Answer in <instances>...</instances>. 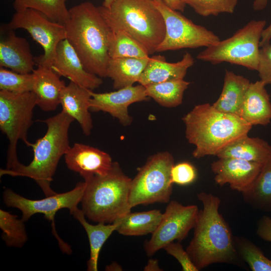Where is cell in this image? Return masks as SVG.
<instances>
[{
    "mask_svg": "<svg viewBox=\"0 0 271 271\" xmlns=\"http://www.w3.org/2000/svg\"><path fill=\"white\" fill-rule=\"evenodd\" d=\"M202 204L186 250L199 270L215 263L237 264V252L231 229L219 212L221 200L211 193L197 194Z\"/></svg>",
    "mask_w": 271,
    "mask_h": 271,
    "instance_id": "obj_1",
    "label": "cell"
},
{
    "mask_svg": "<svg viewBox=\"0 0 271 271\" xmlns=\"http://www.w3.org/2000/svg\"><path fill=\"white\" fill-rule=\"evenodd\" d=\"M69 17L64 25L66 39L72 45L89 72L107 77L110 57L111 30L98 7L84 2L69 9Z\"/></svg>",
    "mask_w": 271,
    "mask_h": 271,
    "instance_id": "obj_2",
    "label": "cell"
},
{
    "mask_svg": "<svg viewBox=\"0 0 271 271\" xmlns=\"http://www.w3.org/2000/svg\"><path fill=\"white\" fill-rule=\"evenodd\" d=\"M193 157L217 156L227 146L248 135L252 126L236 114L218 111L208 103L195 105L182 118Z\"/></svg>",
    "mask_w": 271,
    "mask_h": 271,
    "instance_id": "obj_3",
    "label": "cell"
},
{
    "mask_svg": "<svg viewBox=\"0 0 271 271\" xmlns=\"http://www.w3.org/2000/svg\"><path fill=\"white\" fill-rule=\"evenodd\" d=\"M74 119L62 110L56 115L43 121L47 126L45 135L32 143L33 159L28 165L20 163L14 169L0 170L1 177H25L33 179L46 196L56 194L51 187V182L58 163L70 148L68 131Z\"/></svg>",
    "mask_w": 271,
    "mask_h": 271,
    "instance_id": "obj_4",
    "label": "cell"
},
{
    "mask_svg": "<svg viewBox=\"0 0 271 271\" xmlns=\"http://www.w3.org/2000/svg\"><path fill=\"white\" fill-rule=\"evenodd\" d=\"M131 181L116 162L107 174L84 180L86 188L81 203L86 217L96 223H112L130 212Z\"/></svg>",
    "mask_w": 271,
    "mask_h": 271,
    "instance_id": "obj_5",
    "label": "cell"
},
{
    "mask_svg": "<svg viewBox=\"0 0 271 271\" xmlns=\"http://www.w3.org/2000/svg\"><path fill=\"white\" fill-rule=\"evenodd\" d=\"M98 8L111 31H123L150 54L156 52L164 38L165 25L154 0H115L108 8Z\"/></svg>",
    "mask_w": 271,
    "mask_h": 271,
    "instance_id": "obj_6",
    "label": "cell"
},
{
    "mask_svg": "<svg viewBox=\"0 0 271 271\" xmlns=\"http://www.w3.org/2000/svg\"><path fill=\"white\" fill-rule=\"evenodd\" d=\"M265 25L264 20H251L231 37L206 47L196 58L213 64L228 62L257 71Z\"/></svg>",
    "mask_w": 271,
    "mask_h": 271,
    "instance_id": "obj_7",
    "label": "cell"
},
{
    "mask_svg": "<svg viewBox=\"0 0 271 271\" xmlns=\"http://www.w3.org/2000/svg\"><path fill=\"white\" fill-rule=\"evenodd\" d=\"M173 156L168 152L150 156L131 179L129 202L131 208L155 203L170 202L173 191L171 170Z\"/></svg>",
    "mask_w": 271,
    "mask_h": 271,
    "instance_id": "obj_8",
    "label": "cell"
},
{
    "mask_svg": "<svg viewBox=\"0 0 271 271\" xmlns=\"http://www.w3.org/2000/svg\"><path fill=\"white\" fill-rule=\"evenodd\" d=\"M36 105V97L32 91L18 93L0 90V129L9 142L6 169H14L20 163L17 154L19 140L31 146L27 134L33 123Z\"/></svg>",
    "mask_w": 271,
    "mask_h": 271,
    "instance_id": "obj_9",
    "label": "cell"
},
{
    "mask_svg": "<svg viewBox=\"0 0 271 271\" xmlns=\"http://www.w3.org/2000/svg\"><path fill=\"white\" fill-rule=\"evenodd\" d=\"M85 188V182H79L72 190L68 192L57 193L40 200L29 199L11 189L6 188L3 196L6 206L17 208L21 211L22 219L25 222L35 214H43L45 218L51 221L52 232L57 239L61 250L66 253H71L70 247L60 238L56 232L55 217L60 209H68L71 213L78 208V205L81 201Z\"/></svg>",
    "mask_w": 271,
    "mask_h": 271,
    "instance_id": "obj_10",
    "label": "cell"
},
{
    "mask_svg": "<svg viewBox=\"0 0 271 271\" xmlns=\"http://www.w3.org/2000/svg\"><path fill=\"white\" fill-rule=\"evenodd\" d=\"M154 3L160 11L165 25L164 38L156 52L207 47L220 41L212 31L195 24L178 11L169 8L163 0H154Z\"/></svg>",
    "mask_w": 271,
    "mask_h": 271,
    "instance_id": "obj_11",
    "label": "cell"
},
{
    "mask_svg": "<svg viewBox=\"0 0 271 271\" xmlns=\"http://www.w3.org/2000/svg\"><path fill=\"white\" fill-rule=\"evenodd\" d=\"M7 26L13 30L27 31L42 47L44 54L35 57L36 65L51 67L59 43L66 39L63 24L55 22L36 10L26 9L16 11Z\"/></svg>",
    "mask_w": 271,
    "mask_h": 271,
    "instance_id": "obj_12",
    "label": "cell"
},
{
    "mask_svg": "<svg viewBox=\"0 0 271 271\" xmlns=\"http://www.w3.org/2000/svg\"><path fill=\"white\" fill-rule=\"evenodd\" d=\"M198 212L196 205L185 206L177 201H170L158 227L145 243L147 255L151 256L169 243L184 240L194 228Z\"/></svg>",
    "mask_w": 271,
    "mask_h": 271,
    "instance_id": "obj_13",
    "label": "cell"
},
{
    "mask_svg": "<svg viewBox=\"0 0 271 271\" xmlns=\"http://www.w3.org/2000/svg\"><path fill=\"white\" fill-rule=\"evenodd\" d=\"M91 94L90 111L107 112L124 126L130 124L132 121L128 112L129 105L150 98L145 86L141 84L105 93H95L92 90Z\"/></svg>",
    "mask_w": 271,
    "mask_h": 271,
    "instance_id": "obj_14",
    "label": "cell"
},
{
    "mask_svg": "<svg viewBox=\"0 0 271 271\" xmlns=\"http://www.w3.org/2000/svg\"><path fill=\"white\" fill-rule=\"evenodd\" d=\"M262 166L257 163L227 158H218L212 163L211 168L218 185L222 186L228 184L231 189L242 193L253 185Z\"/></svg>",
    "mask_w": 271,
    "mask_h": 271,
    "instance_id": "obj_15",
    "label": "cell"
},
{
    "mask_svg": "<svg viewBox=\"0 0 271 271\" xmlns=\"http://www.w3.org/2000/svg\"><path fill=\"white\" fill-rule=\"evenodd\" d=\"M0 34V67L20 73H32L36 64L27 39L17 36L6 24L1 26Z\"/></svg>",
    "mask_w": 271,
    "mask_h": 271,
    "instance_id": "obj_16",
    "label": "cell"
},
{
    "mask_svg": "<svg viewBox=\"0 0 271 271\" xmlns=\"http://www.w3.org/2000/svg\"><path fill=\"white\" fill-rule=\"evenodd\" d=\"M51 68L59 76L91 90L98 88L103 83L101 77L85 69L76 52L66 39L58 45Z\"/></svg>",
    "mask_w": 271,
    "mask_h": 271,
    "instance_id": "obj_17",
    "label": "cell"
},
{
    "mask_svg": "<svg viewBox=\"0 0 271 271\" xmlns=\"http://www.w3.org/2000/svg\"><path fill=\"white\" fill-rule=\"evenodd\" d=\"M64 158L68 169L79 173L84 180L94 175L107 174L113 164L107 153L81 143H75Z\"/></svg>",
    "mask_w": 271,
    "mask_h": 271,
    "instance_id": "obj_18",
    "label": "cell"
},
{
    "mask_svg": "<svg viewBox=\"0 0 271 271\" xmlns=\"http://www.w3.org/2000/svg\"><path fill=\"white\" fill-rule=\"evenodd\" d=\"M32 73V92L36 96L37 105L44 111L55 110L60 104L61 94L66 86L65 81L51 67L37 65Z\"/></svg>",
    "mask_w": 271,
    "mask_h": 271,
    "instance_id": "obj_19",
    "label": "cell"
},
{
    "mask_svg": "<svg viewBox=\"0 0 271 271\" xmlns=\"http://www.w3.org/2000/svg\"><path fill=\"white\" fill-rule=\"evenodd\" d=\"M265 86L260 80L250 83L237 114L252 126L270 122L271 102Z\"/></svg>",
    "mask_w": 271,
    "mask_h": 271,
    "instance_id": "obj_20",
    "label": "cell"
},
{
    "mask_svg": "<svg viewBox=\"0 0 271 271\" xmlns=\"http://www.w3.org/2000/svg\"><path fill=\"white\" fill-rule=\"evenodd\" d=\"M194 62L193 58L188 52L184 54L180 61L174 63L166 61L164 56L154 55L150 57L138 82L146 86L152 84L183 79Z\"/></svg>",
    "mask_w": 271,
    "mask_h": 271,
    "instance_id": "obj_21",
    "label": "cell"
},
{
    "mask_svg": "<svg viewBox=\"0 0 271 271\" xmlns=\"http://www.w3.org/2000/svg\"><path fill=\"white\" fill-rule=\"evenodd\" d=\"M91 91L70 81L63 89L60 97L62 110L78 122L86 136L90 134L93 128L89 112Z\"/></svg>",
    "mask_w": 271,
    "mask_h": 271,
    "instance_id": "obj_22",
    "label": "cell"
},
{
    "mask_svg": "<svg viewBox=\"0 0 271 271\" xmlns=\"http://www.w3.org/2000/svg\"><path fill=\"white\" fill-rule=\"evenodd\" d=\"M250 83L244 76L226 70L222 92L213 106L219 111L237 115Z\"/></svg>",
    "mask_w": 271,
    "mask_h": 271,
    "instance_id": "obj_23",
    "label": "cell"
},
{
    "mask_svg": "<svg viewBox=\"0 0 271 271\" xmlns=\"http://www.w3.org/2000/svg\"><path fill=\"white\" fill-rule=\"evenodd\" d=\"M271 155V146L259 138L244 136L231 143L216 156L236 158L263 164Z\"/></svg>",
    "mask_w": 271,
    "mask_h": 271,
    "instance_id": "obj_24",
    "label": "cell"
},
{
    "mask_svg": "<svg viewBox=\"0 0 271 271\" xmlns=\"http://www.w3.org/2000/svg\"><path fill=\"white\" fill-rule=\"evenodd\" d=\"M70 214L83 227L88 236L90 245V257L87 262V270L97 271L98 258L101 248L111 234L116 231L118 223L115 221L107 224L102 222H99L96 225L90 224L86 220L82 209L78 208Z\"/></svg>",
    "mask_w": 271,
    "mask_h": 271,
    "instance_id": "obj_25",
    "label": "cell"
},
{
    "mask_svg": "<svg viewBox=\"0 0 271 271\" xmlns=\"http://www.w3.org/2000/svg\"><path fill=\"white\" fill-rule=\"evenodd\" d=\"M150 57L146 58H110L107 69V77L113 81V86L119 89L133 85L139 81Z\"/></svg>",
    "mask_w": 271,
    "mask_h": 271,
    "instance_id": "obj_26",
    "label": "cell"
},
{
    "mask_svg": "<svg viewBox=\"0 0 271 271\" xmlns=\"http://www.w3.org/2000/svg\"><path fill=\"white\" fill-rule=\"evenodd\" d=\"M163 213L159 210L129 212L117 220L116 231L125 236H142L152 234L158 227Z\"/></svg>",
    "mask_w": 271,
    "mask_h": 271,
    "instance_id": "obj_27",
    "label": "cell"
},
{
    "mask_svg": "<svg viewBox=\"0 0 271 271\" xmlns=\"http://www.w3.org/2000/svg\"><path fill=\"white\" fill-rule=\"evenodd\" d=\"M242 194L244 202L254 209L271 212V155L253 185Z\"/></svg>",
    "mask_w": 271,
    "mask_h": 271,
    "instance_id": "obj_28",
    "label": "cell"
},
{
    "mask_svg": "<svg viewBox=\"0 0 271 271\" xmlns=\"http://www.w3.org/2000/svg\"><path fill=\"white\" fill-rule=\"evenodd\" d=\"M190 82L183 79L168 81L145 86L147 95L166 107H175L182 103Z\"/></svg>",
    "mask_w": 271,
    "mask_h": 271,
    "instance_id": "obj_29",
    "label": "cell"
},
{
    "mask_svg": "<svg viewBox=\"0 0 271 271\" xmlns=\"http://www.w3.org/2000/svg\"><path fill=\"white\" fill-rule=\"evenodd\" d=\"M108 52L110 58H146L150 55L143 45L122 30L111 31Z\"/></svg>",
    "mask_w": 271,
    "mask_h": 271,
    "instance_id": "obj_30",
    "label": "cell"
},
{
    "mask_svg": "<svg viewBox=\"0 0 271 271\" xmlns=\"http://www.w3.org/2000/svg\"><path fill=\"white\" fill-rule=\"evenodd\" d=\"M66 0H15L13 7L16 11L31 9L44 14L51 21L62 24L67 21L69 11Z\"/></svg>",
    "mask_w": 271,
    "mask_h": 271,
    "instance_id": "obj_31",
    "label": "cell"
},
{
    "mask_svg": "<svg viewBox=\"0 0 271 271\" xmlns=\"http://www.w3.org/2000/svg\"><path fill=\"white\" fill-rule=\"evenodd\" d=\"M25 221L10 212L0 210V228L2 237L7 246L21 248L28 240Z\"/></svg>",
    "mask_w": 271,
    "mask_h": 271,
    "instance_id": "obj_32",
    "label": "cell"
},
{
    "mask_svg": "<svg viewBox=\"0 0 271 271\" xmlns=\"http://www.w3.org/2000/svg\"><path fill=\"white\" fill-rule=\"evenodd\" d=\"M239 256L252 271H271V260L266 257L260 248L242 236H234Z\"/></svg>",
    "mask_w": 271,
    "mask_h": 271,
    "instance_id": "obj_33",
    "label": "cell"
},
{
    "mask_svg": "<svg viewBox=\"0 0 271 271\" xmlns=\"http://www.w3.org/2000/svg\"><path fill=\"white\" fill-rule=\"evenodd\" d=\"M32 73H20L0 67V90L13 93L32 91L33 85Z\"/></svg>",
    "mask_w": 271,
    "mask_h": 271,
    "instance_id": "obj_34",
    "label": "cell"
},
{
    "mask_svg": "<svg viewBox=\"0 0 271 271\" xmlns=\"http://www.w3.org/2000/svg\"><path fill=\"white\" fill-rule=\"evenodd\" d=\"M203 17L217 16L221 13L232 14L238 0H182Z\"/></svg>",
    "mask_w": 271,
    "mask_h": 271,
    "instance_id": "obj_35",
    "label": "cell"
},
{
    "mask_svg": "<svg viewBox=\"0 0 271 271\" xmlns=\"http://www.w3.org/2000/svg\"><path fill=\"white\" fill-rule=\"evenodd\" d=\"M171 174L173 183L179 185L190 184L197 177V171L195 167L186 162L174 165Z\"/></svg>",
    "mask_w": 271,
    "mask_h": 271,
    "instance_id": "obj_36",
    "label": "cell"
},
{
    "mask_svg": "<svg viewBox=\"0 0 271 271\" xmlns=\"http://www.w3.org/2000/svg\"><path fill=\"white\" fill-rule=\"evenodd\" d=\"M166 252L175 257L179 262L184 271H198L188 253L183 249L180 242H172L164 248Z\"/></svg>",
    "mask_w": 271,
    "mask_h": 271,
    "instance_id": "obj_37",
    "label": "cell"
},
{
    "mask_svg": "<svg viewBox=\"0 0 271 271\" xmlns=\"http://www.w3.org/2000/svg\"><path fill=\"white\" fill-rule=\"evenodd\" d=\"M257 71L260 80L266 85H271V45L269 43L260 49Z\"/></svg>",
    "mask_w": 271,
    "mask_h": 271,
    "instance_id": "obj_38",
    "label": "cell"
},
{
    "mask_svg": "<svg viewBox=\"0 0 271 271\" xmlns=\"http://www.w3.org/2000/svg\"><path fill=\"white\" fill-rule=\"evenodd\" d=\"M256 233L262 240L271 242V218L270 217L263 215L259 219L257 223Z\"/></svg>",
    "mask_w": 271,
    "mask_h": 271,
    "instance_id": "obj_39",
    "label": "cell"
},
{
    "mask_svg": "<svg viewBox=\"0 0 271 271\" xmlns=\"http://www.w3.org/2000/svg\"><path fill=\"white\" fill-rule=\"evenodd\" d=\"M171 9L180 12H184L186 5L182 0H163Z\"/></svg>",
    "mask_w": 271,
    "mask_h": 271,
    "instance_id": "obj_40",
    "label": "cell"
},
{
    "mask_svg": "<svg viewBox=\"0 0 271 271\" xmlns=\"http://www.w3.org/2000/svg\"><path fill=\"white\" fill-rule=\"evenodd\" d=\"M145 271H161L163 269L159 266L158 260L155 259H150L145 266Z\"/></svg>",
    "mask_w": 271,
    "mask_h": 271,
    "instance_id": "obj_41",
    "label": "cell"
},
{
    "mask_svg": "<svg viewBox=\"0 0 271 271\" xmlns=\"http://www.w3.org/2000/svg\"><path fill=\"white\" fill-rule=\"evenodd\" d=\"M121 266L116 262H113L105 267V270H122Z\"/></svg>",
    "mask_w": 271,
    "mask_h": 271,
    "instance_id": "obj_42",
    "label": "cell"
},
{
    "mask_svg": "<svg viewBox=\"0 0 271 271\" xmlns=\"http://www.w3.org/2000/svg\"><path fill=\"white\" fill-rule=\"evenodd\" d=\"M266 1L267 0H255L254 6L257 9L262 8L265 6Z\"/></svg>",
    "mask_w": 271,
    "mask_h": 271,
    "instance_id": "obj_43",
    "label": "cell"
},
{
    "mask_svg": "<svg viewBox=\"0 0 271 271\" xmlns=\"http://www.w3.org/2000/svg\"><path fill=\"white\" fill-rule=\"evenodd\" d=\"M115 1V0H104L102 6L105 8H108Z\"/></svg>",
    "mask_w": 271,
    "mask_h": 271,
    "instance_id": "obj_44",
    "label": "cell"
}]
</instances>
